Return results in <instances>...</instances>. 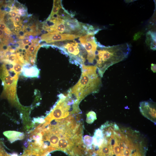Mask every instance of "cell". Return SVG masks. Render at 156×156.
<instances>
[{
    "instance_id": "obj_18",
    "label": "cell",
    "mask_w": 156,
    "mask_h": 156,
    "mask_svg": "<svg viewBox=\"0 0 156 156\" xmlns=\"http://www.w3.org/2000/svg\"><path fill=\"white\" fill-rule=\"evenodd\" d=\"M4 36V32L3 31L0 29V38H3Z\"/></svg>"
},
{
    "instance_id": "obj_12",
    "label": "cell",
    "mask_w": 156,
    "mask_h": 156,
    "mask_svg": "<svg viewBox=\"0 0 156 156\" xmlns=\"http://www.w3.org/2000/svg\"><path fill=\"white\" fill-rule=\"evenodd\" d=\"M36 48V46L35 45H31L27 50L29 53H33L35 51Z\"/></svg>"
},
{
    "instance_id": "obj_19",
    "label": "cell",
    "mask_w": 156,
    "mask_h": 156,
    "mask_svg": "<svg viewBox=\"0 0 156 156\" xmlns=\"http://www.w3.org/2000/svg\"><path fill=\"white\" fill-rule=\"evenodd\" d=\"M19 34L21 36H23L24 35V33L22 31H20L19 32Z\"/></svg>"
},
{
    "instance_id": "obj_9",
    "label": "cell",
    "mask_w": 156,
    "mask_h": 156,
    "mask_svg": "<svg viewBox=\"0 0 156 156\" xmlns=\"http://www.w3.org/2000/svg\"><path fill=\"white\" fill-rule=\"evenodd\" d=\"M85 143L87 145H90L92 143V138L88 136H86L84 137Z\"/></svg>"
},
{
    "instance_id": "obj_11",
    "label": "cell",
    "mask_w": 156,
    "mask_h": 156,
    "mask_svg": "<svg viewBox=\"0 0 156 156\" xmlns=\"http://www.w3.org/2000/svg\"><path fill=\"white\" fill-rule=\"evenodd\" d=\"M142 34L143 33L141 32H138L135 34L133 36V40L134 41L137 40L140 38Z\"/></svg>"
},
{
    "instance_id": "obj_7",
    "label": "cell",
    "mask_w": 156,
    "mask_h": 156,
    "mask_svg": "<svg viewBox=\"0 0 156 156\" xmlns=\"http://www.w3.org/2000/svg\"><path fill=\"white\" fill-rule=\"evenodd\" d=\"M146 43L149 46L151 49L153 50H156V33L149 31L146 34Z\"/></svg>"
},
{
    "instance_id": "obj_10",
    "label": "cell",
    "mask_w": 156,
    "mask_h": 156,
    "mask_svg": "<svg viewBox=\"0 0 156 156\" xmlns=\"http://www.w3.org/2000/svg\"><path fill=\"white\" fill-rule=\"evenodd\" d=\"M0 29L6 32H10L9 30L8 29L5 25L3 22H0Z\"/></svg>"
},
{
    "instance_id": "obj_15",
    "label": "cell",
    "mask_w": 156,
    "mask_h": 156,
    "mask_svg": "<svg viewBox=\"0 0 156 156\" xmlns=\"http://www.w3.org/2000/svg\"><path fill=\"white\" fill-rule=\"evenodd\" d=\"M156 65L155 64H151V69L153 73H155L156 72Z\"/></svg>"
},
{
    "instance_id": "obj_6",
    "label": "cell",
    "mask_w": 156,
    "mask_h": 156,
    "mask_svg": "<svg viewBox=\"0 0 156 156\" xmlns=\"http://www.w3.org/2000/svg\"><path fill=\"white\" fill-rule=\"evenodd\" d=\"M139 108L142 114L152 121L155 122V103L150 101L141 102Z\"/></svg>"
},
{
    "instance_id": "obj_13",
    "label": "cell",
    "mask_w": 156,
    "mask_h": 156,
    "mask_svg": "<svg viewBox=\"0 0 156 156\" xmlns=\"http://www.w3.org/2000/svg\"><path fill=\"white\" fill-rule=\"evenodd\" d=\"M12 55V53L10 51L6 50L4 53V55L5 57L8 58Z\"/></svg>"
},
{
    "instance_id": "obj_14",
    "label": "cell",
    "mask_w": 156,
    "mask_h": 156,
    "mask_svg": "<svg viewBox=\"0 0 156 156\" xmlns=\"http://www.w3.org/2000/svg\"><path fill=\"white\" fill-rule=\"evenodd\" d=\"M22 43L24 45H26L29 44L30 43V41L27 38H24L22 40Z\"/></svg>"
},
{
    "instance_id": "obj_17",
    "label": "cell",
    "mask_w": 156,
    "mask_h": 156,
    "mask_svg": "<svg viewBox=\"0 0 156 156\" xmlns=\"http://www.w3.org/2000/svg\"><path fill=\"white\" fill-rule=\"evenodd\" d=\"M20 20V17L19 16H16L14 18V21L16 22H18Z\"/></svg>"
},
{
    "instance_id": "obj_2",
    "label": "cell",
    "mask_w": 156,
    "mask_h": 156,
    "mask_svg": "<svg viewBox=\"0 0 156 156\" xmlns=\"http://www.w3.org/2000/svg\"><path fill=\"white\" fill-rule=\"evenodd\" d=\"M82 73L78 82L68 90L78 103L88 95L99 91L101 84V77L95 66L83 65Z\"/></svg>"
},
{
    "instance_id": "obj_8",
    "label": "cell",
    "mask_w": 156,
    "mask_h": 156,
    "mask_svg": "<svg viewBox=\"0 0 156 156\" xmlns=\"http://www.w3.org/2000/svg\"><path fill=\"white\" fill-rule=\"evenodd\" d=\"M96 119V114L94 112L91 111L87 114L86 122L87 123H92Z\"/></svg>"
},
{
    "instance_id": "obj_4",
    "label": "cell",
    "mask_w": 156,
    "mask_h": 156,
    "mask_svg": "<svg viewBox=\"0 0 156 156\" xmlns=\"http://www.w3.org/2000/svg\"><path fill=\"white\" fill-rule=\"evenodd\" d=\"M79 40L87 52L86 59L89 63L93 64L95 60L97 47V42L94 35L86 34L80 37Z\"/></svg>"
},
{
    "instance_id": "obj_3",
    "label": "cell",
    "mask_w": 156,
    "mask_h": 156,
    "mask_svg": "<svg viewBox=\"0 0 156 156\" xmlns=\"http://www.w3.org/2000/svg\"><path fill=\"white\" fill-rule=\"evenodd\" d=\"M57 42L54 45L64 51L68 55L76 64L81 66L84 65L87 59V53L81 44L75 40Z\"/></svg>"
},
{
    "instance_id": "obj_5",
    "label": "cell",
    "mask_w": 156,
    "mask_h": 156,
    "mask_svg": "<svg viewBox=\"0 0 156 156\" xmlns=\"http://www.w3.org/2000/svg\"><path fill=\"white\" fill-rule=\"evenodd\" d=\"M81 37L74 34L50 32L42 35L41 38L42 41L48 43L72 40Z\"/></svg>"
},
{
    "instance_id": "obj_1",
    "label": "cell",
    "mask_w": 156,
    "mask_h": 156,
    "mask_svg": "<svg viewBox=\"0 0 156 156\" xmlns=\"http://www.w3.org/2000/svg\"><path fill=\"white\" fill-rule=\"evenodd\" d=\"M97 44L95 66L101 77L109 67L126 58L131 51L127 43L108 47Z\"/></svg>"
},
{
    "instance_id": "obj_16",
    "label": "cell",
    "mask_w": 156,
    "mask_h": 156,
    "mask_svg": "<svg viewBox=\"0 0 156 156\" xmlns=\"http://www.w3.org/2000/svg\"><path fill=\"white\" fill-rule=\"evenodd\" d=\"M17 13L16 11H13L10 13V15L12 18H14L17 15Z\"/></svg>"
}]
</instances>
